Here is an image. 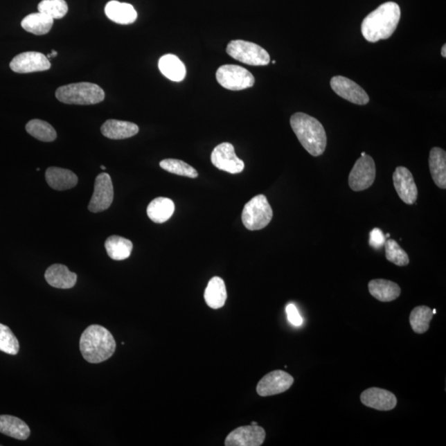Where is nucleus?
I'll return each mask as SVG.
<instances>
[{
	"label": "nucleus",
	"mask_w": 446,
	"mask_h": 446,
	"mask_svg": "<svg viewBox=\"0 0 446 446\" xmlns=\"http://www.w3.org/2000/svg\"><path fill=\"white\" fill-rule=\"evenodd\" d=\"M400 18L401 10L397 3L381 4L363 20L362 35L370 42L389 39L395 32Z\"/></svg>",
	"instance_id": "nucleus-1"
},
{
	"label": "nucleus",
	"mask_w": 446,
	"mask_h": 446,
	"mask_svg": "<svg viewBox=\"0 0 446 446\" xmlns=\"http://www.w3.org/2000/svg\"><path fill=\"white\" fill-rule=\"evenodd\" d=\"M113 334L100 325H91L81 334L80 349L87 362L98 364L112 357L116 350Z\"/></svg>",
	"instance_id": "nucleus-2"
},
{
	"label": "nucleus",
	"mask_w": 446,
	"mask_h": 446,
	"mask_svg": "<svg viewBox=\"0 0 446 446\" xmlns=\"http://www.w3.org/2000/svg\"><path fill=\"white\" fill-rule=\"evenodd\" d=\"M290 125L303 148L312 157L323 155L327 148V134L319 120L303 113H296Z\"/></svg>",
	"instance_id": "nucleus-3"
},
{
	"label": "nucleus",
	"mask_w": 446,
	"mask_h": 446,
	"mask_svg": "<svg viewBox=\"0 0 446 446\" xmlns=\"http://www.w3.org/2000/svg\"><path fill=\"white\" fill-rule=\"evenodd\" d=\"M55 97L63 104L91 105L104 101L105 93L98 84L80 82L58 88L55 91Z\"/></svg>",
	"instance_id": "nucleus-4"
},
{
	"label": "nucleus",
	"mask_w": 446,
	"mask_h": 446,
	"mask_svg": "<svg viewBox=\"0 0 446 446\" xmlns=\"http://www.w3.org/2000/svg\"><path fill=\"white\" fill-rule=\"evenodd\" d=\"M273 218V210L267 197L256 195L243 208L242 220L250 231H259L269 225Z\"/></svg>",
	"instance_id": "nucleus-5"
},
{
	"label": "nucleus",
	"mask_w": 446,
	"mask_h": 446,
	"mask_svg": "<svg viewBox=\"0 0 446 446\" xmlns=\"http://www.w3.org/2000/svg\"><path fill=\"white\" fill-rule=\"evenodd\" d=\"M226 53L230 57L250 66H267L269 54L263 47L251 42L234 40L229 42Z\"/></svg>",
	"instance_id": "nucleus-6"
},
{
	"label": "nucleus",
	"mask_w": 446,
	"mask_h": 446,
	"mask_svg": "<svg viewBox=\"0 0 446 446\" xmlns=\"http://www.w3.org/2000/svg\"><path fill=\"white\" fill-rule=\"evenodd\" d=\"M216 79L223 88L233 91L251 88L255 84V77L251 73L237 65H224L218 68Z\"/></svg>",
	"instance_id": "nucleus-7"
},
{
	"label": "nucleus",
	"mask_w": 446,
	"mask_h": 446,
	"mask_svg": "<svg viewBox=\"0 0 446 446\" xmlns=\"http://www.w3.org/2000/svg\"><path fill=\"white\" fill-rule=\"evenodd\" d=\"M376 177V166L374 159L364 156L358 159L349 175V186L351 190L359 192L367 190L374 184Z\"/></svg>",
	"instance_id": "nucleus-8"
},
{
	"label": "nucleus",
	"mask_w": 446,
	"mask_h": 446,
	"mask_svg": "<svg viewBox=\"0 0 446 446\" xmlns=\"http://www.w3.org/2000/svg\"><path fill=\"white\" fill-rule=\"evenodd\" d=\"M114 186L110 175H98L94 184V191L88 208L92 213H101L108 209L114 201Z\"/></svg>",
	"instance_id": "nucleus-9"
},
{
	"label": "nucleus",
	"mask_w": 446,
	"mask_h": 446,
	"mask_svg": "<svg viewBox=\"0 0 446 446\" xmlns=\"http://www.w3.org/2000/svg\"><path fill=\"white\" fill-rule=\"evenodd\" d=\"M211 161L217 169L230 174L241 173L245 168L243 161L235 155L233 145L229 143H221L214 148Z\"/></svg>",
	"instance_id": "nucleus-10"
},
{
	"label": "nucleus",
	"mask_w": 446,
	"mask_h": 446,
	"mask_svg": "<svg viewBox=\"0 0 446 446\" xmlns=\"http://www.w3.org/2000/svg\"><path fill=\"white\" fill-rule=\"evenodd\" d=\"M294 380L288 373L274 371L269 373L257 384L256 391L261 397L276 395L285 393L293 385Z\"/></svg>",
	"instance_id": "nucleus-11"
},
{
	"label": "nucleus",
	"mask_w": 446,
	"mask_h": 446,
	"mask_svg": "<svg viewBox=\"0 0 446 446\" xmlns=\"http://www.w3.org/2000/svg\"><path fill=\"white\" fill-rule=\"evenodd\" d=\"M331 87L337 96L358 105H366L370 97L362 87L346 77L337 75L331 80Z\"/></svg>",
	"instance_id": "nucleus-12"
},
{
	"label": "nucleus",
	"mask_w": 446,
	"mask_h": 446,
	"mask_svg": "<svg viewBox=\"0 0 446 446\" xmlns=\"http://www.w3.org/2000/svg\"><path fill=\"white\" fill-rule=\"evenodd\" d=\"M51 62L45 55L37 51H27L21 53L12 60L10 68L12 71L26 74L45 71L51 68Z\"/></svg>",
	"instance_id": "nucleus-13"
},
{
	"label": "nucleus",
	"mask_w": 446,
	"mask_h": 446,
	"mask_svg": "<svg viewBox=\"0 0 446 446\" xmlns=\"http://www.w3.org/2000/svg\"><path fill=\"white\" fill-rule=\"evenodd\" d=\"M265 431L258 425L235 429L226 436V446H260L265 440Z\"/></svg>",
	"instance_id": "nucleus-14"
},
{
	"label": "nucleus",
	"mask_w": 446,
	"mask_h": 446,
	"mask_svg": "<svg viewBox=\"0 0 446 446\" xmlns=\"http://www.w3.org/2000/svg\"><path fill=\"white\" fill-rule=\"evenodd\" d=\"M394 188L406 204H413L418 199V190L413 174L406 167L398 166L393 175Z\"/></svg>",
	"instance_id": "nucleus-15"
},
{
	"label": "nucleus",
	"mask_w": 446,
	"mask_h": 446,
	"mask_svg": "<svg viewBox=\"0 0 446 446\" xmlns=\"http://www.w3.org/2000/svg\"><path fill=\"white\" fill-rule=\"evenodd\" d=\"M360 400L364 406L378 411L393 410L397 406V398L388 390L371 388L362 393Z\"/></svg>",
	"instance_id": "nucleus-16"
},
{
	"label": "nucleus",
	"mask_w": 446,
	"mask_h": 446,
	"mask_svg": "<svg viewBox=\"0 0 446 446\" xmlns=\"http://www.w3.org/2000/svg\"><path fill=\"white\" fill-rule=\"evenodd\" d=\"M45 278L54 288L69 289L75 285L77 274L70 271L66 265L55 264L46 269Z\"/></svg>",
	"instance_id": "nucleus-17"
},
{
	"label": "nucleus",
	"mask_w": 446,
	"mask_h": 446,
	"mask_svg": "<svg viewBox=\"0 0 446 446\" xmlns=\"http://www.w3.org/2000/svg\"><path fill=\"white\" fill-rule=\"evenodd\" d=\"M46 179L51 188L55 190H66L76 186L78 177L70 170L50 167L46 171Z\"/></svg>",
	"instance_id": "nucleus-18"
},
{
	"label": "nucleus",
	"mask_w": 446,
	"mask_h": 446,
	"mask_svg": "<svg viewBox=\"0 0 446 446\" xmlns=\"http://www.w3.org/2000/svg\"><path fill=\"white\" fill-rule=\"evenodd\" d=\"M139 127L130 122L109 119L101 127L102 134L109 139L122 140L130 139L139 134Z\"/></svg>",
	"instance_id": "nucleus-19"
},
{
	"label": "nucleus",
	"mask_w": 446,
	"mask_h": 446,
	"mask_svg": "<svg viewBox=\"0 0 446 446\" xmlns=\"http://www.w3.org/2000/svg\"><path fill=\"white\" fill-rule=\"evenodd\" d=\"M105 15L113 22L118 24H131L137 19V12L130 3L112 0L105 6Z\"/></svg>",
	"instance_id": "nucleus-20"
},
{
	"label": "nucleus",
	"mask_w": 446,
	"mask_h": 446,
	"mask_svg": "<svg viewBox=\"0 0 446 446\" xmlns=\"http://www.w3.org/2000/svg\"><path fill=\"white\" fill-rule=\"evenodd\" d=\"M368 291L373 297L381 302H391L401 294V289L396 283L377 278L368 283Z\"/></svg>",
	"instance_id": "nucleus-21"
},
{
	"label": "nucleus",
	"mask_w": 446,
	"mask_h": 446,
	"mask_svg": "<svg viewBox=\"0 0 446 446\" xmlns=\"http://www.w3.org/2000/svg\"><path fill=\"white\" fill-rule=\"evenodd\" d=\"M429 167L433 180L437 186L446 188V152L440 148L431 150L429 156Z\"/></svg>",
	"instance_id": "nucleus-22"
},
{
	"label": "nucleus",
	"mask_w": 446,
	"mask_h": 446,
	"mask_svg": "<svg viewBox=\"0 0 446 446\" xmlns=\"http://www.w3.org/2000/svg\"><path fill=\"white\" fill-rule=\"evenodd\" d=\"M0 433L19 440H27L30 428L22 420L10 415L0 416Z\"/></svg>",
	"instance_id": "nucleus-23"
},
{
	"label": "nucleus",
	"mask_w": 446,
	"mask_h": 446,
	"mask_svg": "<svg viewBox=\"0 0 446 446\" xmlns=\"http://www.w3.org/2000/svg\"><path fill=\"white\" fill-rule=\"evenodd\" d=\"M158 66L167 79L175 82H180L186 78V66L177 55L172 54L163 55L159 61Z\"/></svg>",
	"instance_id": "nucleus-24"
},
{
	"label": "nucleus",
	"mask_w": 446,
	"mask_h": 446,
	"mask_svg": "<svg viewBox=\"0 0 446 446\" xmlns=\"http://www.w3.org/2000/svg\"><path fill=\"white\" fill-rule=\"evenodd\" d=\"M227 298L224 281L220 277H213L208 282L204 292L206 303L213 310H220L225 305Z\"/></svg>",
	"instance_id": "nucleus-25"
},
{
	"label": "nucleus",
	"mask_w": 446,
	"mask_h": 446,
	"mask_svg": "<svg viewBox=\"0 0 446 446\" xmlns=\"http://www.w3.org/2000/svg\"><path fill=\"white\" fill-rule=\"evenodd\" d=\"M175 204L172 200L164 197H159L151 202L148 207V215L152 222L164 223L172 217Z\"/></svg>",
	"instance_id": "nucleus-26"
},
{
	"label": "nucleus",
	"mask_w": 446,
	"mask_h": 446,
	"mask_svg": "<svg viewBox=\"0 0 446 446\" xmlns=\"http://www.w3.org/2000/svg\"><path fill=\"white\" fill-rule=\"evenodd\" d=\"M53 20L51 17L38 12L26 16L21 25L25 31L34 35L42 36L51 31L53 26Z\"/></svg>",
	"instance_id": "nucleus-27"
},
{
	"label": "nucleus",
	"mask_w": 446,
	"mask_h": 446,
	"mask_svg": "<svg viewBox=\"0 0 446 446\" xmlns=\"http://www.w3.org/2000/svg\"><path fill=\"white\" fill-rule=\"evenodd\" d=\"M105 249L111 259L114 260H126L131 256L132 242L130 240L119 237V235H111L106 240Z\"/></svg>",
	"instance_id": "nucleus-28"
},
{
	"label": "nucleus",
	"mask_w": 446,
	"mask_h": 446,
	"mask_svg": "<svg viewBox=\"0 0 446 446\" xmlns=\"http://www.w3.org/2000/svg\"><path fill=\"white\" fill-rule=\"evenodd\" d=\"M433 316H434V313L429 307L418 306L415 307L409 316L411 327L414 332L418 334L427 332L430 328Z\"/></svg>",
	"instance_id": "nucleus-29"
},
{
	"label": "nucleus",
	"mask_w": 446,
	"mask_h": 446,
	"mask_svg": "<svg viewBox=\"0 0 446 446\" xmlns=\"http://www.w3.org/2000/svg\"><path fill=\"white\" fill-rule=\"evenodd\" d=\"M26 130L28 134L33 136L34 139L46 143H50L57 139V132L48 123L42 121L40 119H33L29 121L26 125Z\"/></svg>",
	"instance_id": "nucleus-30"
},
{
	"label": "nucleus",
	"mask_w": 446,
	"mask_h": 446,
	"mask_svg": "<svg viewBox=\"0 0 446 446\" xmlns=\"http://www.w3.org/2000/svg\"><path fill=\"white\" fill-rule=\"evenodd\" d=\"M160 166L167 172L181 175V177L195 179L199 175L194 167L177 159H166L160 162Z\"/></svg>",
	"instance_id": "nucleus-31"
},
{
	"label": "nucleus",
	"mask_w": 446,
	"mask_h": 446,
	"mask_svg": "<svg viewBox=\"0 0 446 446\" xmlns=\"http://www.w3.org/2000/svg\"><path fill=\"white\" fill-rule=\"evenodd\" d=\"M384 247L386 259L390 262L398 265V267H406L409 264V255L396 241L389 239L385 242Z\"/></svg>",
	"instance_id": "nucleus-32"
},
{
	"label": "nucleus",
	"mask_w": 446,
	"mask_h": 446,
	"mask_svg": "<svg viewBox=\"0 0 446 446\" xmlns=\"http://www.w3.org/2000/svg\"><path fill=\"white\" fill-rule=\"evenodd\" d=\"M37 8L38 11L53 19L64 18L68 12V6L65 0H42Z\"/></svg>",
	"instance_id": "nucleus-33"
},
{
	"label": "nucleus",
	"mask_w": 446,
	"mask_h": 446,
	"mask_svg": "<svg viewBox=\"0 0 446 446\" xmlns=\"http://www.w3.org/2000/svg\"><path fill=\"white\" fill-rule=\"evenodd\" d=\"M0 351L16 355L19 351V342L11 329L7 325L0 323Z\"/></svg>",
	"instance_id": "nucleus-34"
},
{
	"label": "nucleus",
	"mask_w": 446,
	"mask_h": 446,
	"mask_svg": "<svg viewBox=\"0 0 446 446\" xmlns=\"http://www.w3.org/2000/svg\"><path fill=\"white\" fill-rule=\"evenodd\" d=\"M386 242L385 235L380 229H375L370 233V246L375 249H380L384 246Z\"/></svg>",
	"instance_id": "nucleus-35"
},
{
	"label": "nucleus",
	"mask_w": 446,
	"mask_h": 446,
	"mask_svg": "<svg viewBox=\"0 0 446 446\" xmlns=\"http://www.w3.org/2000/svg\"><path fill=\"white\" fill-rule=\"evenodd\" d=\"M286 313L291 324L297 325V327L303 324V320L302 316L299 314L297 307H296L294 304L290 303L286 307Z\"/></svg>",
	"instance_id": "nucleus-36"
},
{
	"label": "nucleus",
	"mask_w": 446,
	"mask_h": 446,
	"mask_svg": "<svg viewBox=\"0 0 446 446\" xmlns=\"http://www.w3.org/2000/svg\"><path fill=\"white\" fill-rule=\"evenodd\" d=\"M57 51H55V50L51 51V54H48L46 55L47 58H51V57H55L57 55Z\"/></svg>",
	"instance_id": "nucleus-37"
},
{
	"label": "nucleus",
	"mask_w": 446,
	"mask_h": 446,
	"mask_svg": "<svg viewBox=\"0 0 446 446\" xmlns=\"http://www.w3.org/2000/svg\"><path fill=\"white\" fill-rule=\"evenodd\" d=\"M441 55H443L444 58L446 57V45L445 44L443 46V49H441Z\"/></svg>",
	"instance_id": "nucleus-38"
},
{
	"label": "nucleus",
	"mask_w": 446,
	"mask_h": 446,
	"mask_svg": "<svg viewBox=\"0 0 446 446\" xmlns=\"http://www.w3.org/2000/svg\"><path fill=\"white\" fill-rule=\"evenodd\" d=\"M100 168H101L102 170H105V169H106V167H105V166H100Z\"/></svg>",
	"instance_id": "nucleus-39"
},
{
	"label": "nucleus",
	"mask_w": 446,
	"mask_h": 446,
	"mask_svg": "<svg viewBox=\"0 0 446 446\" xmlns=\"http://www.w3.org/2000/svg\"><path fill=\"white\" fill-rule=\"evenodd\" d=\"M366 152H362V157H364V156H366Z\"/></svg>",
	"instance_id": "nucleus-40"
},
{
	"label": "nucleus",
	"mask_w": 446,
	"mask_h": 446,
	"mask_svg": "<svg viewBox=\"0 0 446 446\" xmlns=\"http://www.w3.org/2000/svg\"><path fill=\"white\" fill-rule=\"evenodd\" d=\"M251 425H254V426H256V425H257V422H251Z\"/></svg>",
	"instance_id": "nucleus-41"
}]
</instances>
